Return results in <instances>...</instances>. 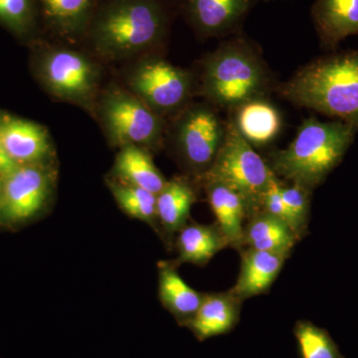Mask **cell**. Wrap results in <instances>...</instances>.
I'll return each instance as SVG.
<instances>
[{
	"mask_svg": "<svg viewBox=\"0 0 358 358\" xmlns=\"http://www.w3.org/2000/svg\"><path fill=\"white\" fill-rule=\"evenodd\" d=\"M4 176L0 173V202H1L2 193H3Z\"/></svg>",
	"mask_w": 358,
	"mask_h": 358,
	"instance_id": "f1b7e54d",
	"label": "cell"
},
{
	"mask_svg": "<svg viewBox=\"0 0 358 358\" xmlns=\"http://www.w3.org/2000/svg\"><path fill=\"white\" fill-rule=\"evenodd\" d=\"M129 86L134 95L160 115L185 105L192 95L193 79L187 71L152 58L136 66L129 77Z\"/></svg>",
	"mask_w": 358,
	"mask_h": 358,
	"instance_id": "9c48e42d",
	"label": "cell"
},
{
	"mask_svg": "<svg viewBox=\"0 0 358 358\" xmlns=\"http://www.w3.org/2000/svg\"><path fill=\"white\" fill-rule=\"evenodd\" d=\"M45 22L58 34L74 37L85 34L98 0H37Z\"/></svg>",
	"mask_w": 358,
	"mask_h": 358,
	"instance_id": "603a6c76",
	"label": "cell"
},
{
	"mask_svg": "<svg viewBox=\"0 0 358 358\" xmlns=\"http://www.w3.org/2000/svg\"><path fill=\"white\" fill-rule=\"evenodd\" d=\"M239 252L240 272L230 291L243 301L268 293L289 256L248 247H243Z\"/></svg>",
	"mask_w": 358,
	"mask_h": 358,
	"instance_id": "5bb4252c",
	"label": "cell"
},
{
	"mask_svg": "<svg viewBox=\"0 0 358 358\" xmlns=\"http://www.w3.org/2000/svg\"><path fill=\"white\" fill-rule=\"evenodd\" d=\"M243 303L230 289L204 294L199 310L185 327L199 341L226 336L239 324Z\"/></svg>",
	"mask_w": 358,
	"mask_h": 358,
	"instance_id": "7c38bea8",
	"label": "cell"
},
{
	"mask_svg": "<svg viewBox=\"0 0 358 358\" xmlns=\"http://www.w3.org/2000/svg\"><path fill=\"white\" fill-rule=\"evenodd\" d=\"M233 112L234 115L230 121L252 147H265L281 131V115L265 98L254 99L244 103Z\"/></svg>",
	"mask_w": 358,
	"mask_h": 358,
	"instance_id": "e0dca14e",
	"label": "cell"
},
{
	"mask_svg": "<svg viewBox=\"0 0 358 358\" xmlns=\"http://www.w3.org/2000/svg\"><path fill=\"white\" fill-rule=\"evenodd\" d=\"M54 173L45 162L20 166L4 179L0 202L3 222H24L38 214L52 192Z\"/></svg>",
	"mask_w": 358,
	"mask_h": 358,
	"instance_id": "30bf717a",
	"label": "cell"
},
{
	"mask_svg": "<svg viewBox=\"0 0 358 358\" xmlns=\"http://www.w3.org/2000/svg\"><path fill=\"white\" fill-rule=\"evenodd\" d=\"M275 176L255 148L242 138L232 122L228 121L217 157L200 179L219 181L239 193L248 206L249 216L260 210L264 194Z\"/></svg>",
	"mask_w": 358,
	"mask_h": 358,
	"instance_id": "5b68a950",
	"label": "cell"
},
{
	"mask_svg": "<svg viewBox=\"0 0 358 358\" xmlns=\"http://www.w3.org/2000/svg\"><path fill=\"white\" fill-rule=\"evenodd\" d=\"M20 166L11 159L2 143L1 138H0V173L4 176H8L9 174L13 173L17 167Z\"/></svg>",
	"mask_w": 358,
	"mask_h": 358,
	"instance_id": "83f0119b",
	"label": "cell"
},
{
	"mask_svg": "<svg viewBox=\"0 0 358 358\" xmlns=\"http://www.w3.org/2000/svg\"><path fill=\"white\" fill-rule=\"evenodd\" d=\"M171 21L166 0H98L86 34L101 55L129 57L159 46Z\"/></svg>",
	"mask_w": 358,
	"mask_h": 358,
	"instance_id": "6da1fadb",
	"label": "cell"
},
{
	"mask_svg": "<svg viewBox=\"0 0 358 358\" xmlns=\"http://www.w3.org/2000/svg\"><path fill=\"white\" fill-rule=\"evenodd\" d=\"M257 0H179L186 20L197 34L223 37L239 28Z\"/></svg>",
	"mask_w": 358,
	"mask_h": 358,
	"instance_id": "8fae6325",
	"label": "cell"
},
{
	"mask_svg": "<svg viewBox=\"0 0 358 358\" xmlns=\"http://www.w3.org/2000/svg\"><path fill=\"white\" fill-rule=\"evenodd\" d=\"M293 333L300 358H345L329 331L310 320H296Z\"/></svg>",
	"mask_w": 358,
	"mask_h": 358,
	"instance_id": "d4e9b609",
	"label": "cell"
},
{
	"mask_svg": "<svg viewBox=\"0 0 358 358\" xmlns=\"http://www.w3.org/2000/svg\"><path fill=\"white\" fill-rule=\"evenodd\" d=\"M114 173L121 182L143 188L155 195L162 192L167 182L148 150L138 145L121 148L115 157Z\"/></svg>",
	"mask_w": 358,
	"mask_h": 358,
	"instance_id": "7402d4cb",
	"label": "cell"
},
{
	"mask_svg": "<svg viewBox=\"0 0 358 358\" xmlns=\"http://www.w3.org/2000/svg\"><path fill=\"white\" fill-rule=\"evenodd\" d=\"M110 192L117 206L124 214L155 227L157 221V195L154 193L127 185L121 181H109Z\"/></svg>",
	"mask_w": 358,
	"mask_h": 358,
	"instance_id": "cb8c5ba5",
	"label": "cell"
},
{
	"mask_svg": "<svg viewBox=\"0 0 358 358\" xmlns=\"http://www.w3.org/2000/svg\"><path fill=\"white\" fill-rule=\"evenodd\" d=\"M0 138L18 166L42 164L51 154L47 131L35 122L4 115L0 119Z\"/></svg>",
	"mask_w": 358,
	"mask_h": 358,
	"instance_id": "4fadbf2b",
	"label": "cell"
},
{
	"mask_svg": "<svg viewBox=\"0 0 358 358\" xmlns=\"http://www.w3.org/2000/svg\"><path fill=\"white\" fill-rule=\"evenodd\" d=\"M196 200V193L189 181L181 178L167 180L157 195V221L166 234H178L185 227Z\"/></svg>",
	"mask_w": 358,
	"mask_h": 358,
	"instance_id": "44dd1931",
	"label": "cell"
},
{
	"mask_svg": "<svg viewBox=\"0 0 358 358\" xmlns=\"http://www.w3.org/2000/svg\"><path fill=\"white\" fill-rule=\"evenodd\" d=\"M226 133V122L205 105L187 108L174 131L176 150L190 173L202 178L210 169Z\"/></svg>",
	"mask_w": 358,
	"mask_h": 358,
	"instance_id": "52a82bcc",
	"label": "cell"
},
{
	"mask_svg": "<svg viewBox=\"0 0 358 358\" xmlns=\"http://www.w3.org/2000/svg\"><path fill=\"white\" fill-rule=\"evenodd\" d=\"M357 129L338 120L322 122L308 117L289 147L271 155L268 166L278 178L313 192L341 164Z\"/></svg>",
	"mask_w": 358,
	"mask_h": 358,
	"instance_id": "3957f363",
	"label": "cell"
},
{
	"mask_svg": "<svg viewBox=\"0 0 358 358\" xmlns=\"http://www.w3.org/2000/svg\"><path fill=\"white\" fill-rule=\"evenodd\" d=\"M282 98L358 128V50L303 66L279 87Z\"/></svg>",
	"mask_w": 358,
	"mask_h": 358,
	"instance_id": "7a4b0ae2",
	"label": "cell"
},
{
	"mask_svg": "<svg viewBox=\"0 0 358 358\" xmlns=\"http://www.w3.org/2000/svg\"><path fill=\"white\" fill-rule=\"evenodd\" d=\"M101 117L110 140L115 145L159 147L162 138L160 115L134 93L112 90L101 103Z\"/></svg>",
	"mask_w": 358,
	"mask_h": 358,
	"instance_id": "8992f818",
	"label": "cell"
},
{
	"mask_svg": "<svg viewBox=\"0 0 358 358\" xmlns=\"http://www.w3.org/2000/svg\"><path fill=\"white\" fill-rule=\"evenodd\" d=\"M159 268V299L162 305L186 327L199 310L203 293L192 288L179 275L173 261H160Z\"/></svg>",
	"mask_w": 358,
	"mask_h": 358,
	"instance_id": "ffe728a7",
	"label": "cell"
},
{
	"mask_svg": "<svg viewBox=\"0 0 358 358\" xmlns=\"http://www.w3.org/2000/svg\"><path fill=\"white\" fill-rule=\"evenodd\" d=\"M281 194L288 209L291 227L301 241L308 232L312 192L294 183L284 185L282 181Z\"/></svg>",
	"mask_w": 358,
	"mask_h": 358,
	"instance_id": "4316f807",
	"label": "cell"
},
{
	"mask_svg": "<svg viewBox=\"0 0 358 358\" xmlns=\"http://www.w3.org/2000/svg\"><path fill=\"white\" fill-rule=\"evenodd\" d=\"M299 241L288 223L262 209L250 214L245 223L243 247L289 257Z\"/></svg>",
	"mask_w": 358,
	"mask_h": 358,
	"instance_id": "ac0fdd59",
	"label": "cell"
},
{
	"mask_svg": "<svg viewBox=\"0 0 358 358\" xmlns=\"http://www.w3.org/2000/svg\"><path fill=\"white\" fill-rule=\"evenodd\" d=\"M176 266L182 264L204 267L219 252L229 247L217 224L187 223L176 237Z\"/></svg>",
	"mask_w": 358,
	"mask_h": 358,
	"instance_id": "d6986e66",
	"label": "cell"
},
{
	"mask_svg": "<svg viewBox=\"0 0 358 358\" xmlns=\"http://www.w3.org/2000/svg\"><path fill=\"white\" fill-rule=\"evenodd\" d=\"M266 1H272V0H266Z\"/></svg>",
	"mask_w": 358,
	"mask_h": 358,
	"instance_id": "f546056e",
	"label": "cell"
},
{
	"mask_svg": "<svg viewBox=\"0 0 358 358\" xmlns=\"http://www.w3.org/2000/svg\"><path fill=\"white\" fill-rule=\"evenodd\" d=\"M37 0H0V25L21 39H27L38 30Z\"/></svg>",
	"mask_w": 358,
	"mask_h": 358,
	"instance_id": "484cf974",
	"label": "cell"
},
{
	"mask_svg": "<svg viewBox=\"0 0 358 358\" xmlns=\"http://www.w3.org/2000/svg\"><path fill=\"white\" fill-rule=\"evenodd\" d=\"M207 199L214 217L230 248L239 251L244 246V227L248 217V206L243 197L222 182L204 180Z\"/></svg>",
	"mask_w": 358,
	"mask_h": 358,
	"instance_id": "9a60e30c",
	"label": "cell"
},
{
	"mask_svg": "<svg viewBox=\"0 0 358 358\" xmlns=\"http://www.w3.org/2000/svg\"><path fill=\"white\" fill-rule=\"evenodd\" d=\"M310 15L320 42L327 49L358 34V0H315Z\"/></svg>",
	"mask_w": 358,
	"mask_h": 358,
	"instance_id": "2e32d148",
	"label": "cell"
},
{
	"mask_svg": "<svg viewBox=\"0 0 358 358\" xmlns=\"http://www.w3.org/2000/svg\"><path fill=\"white\" fill-rule=\"evenodd\" d=\"M42 83L54 96L88 103L98 89L100 73L93 61L75 50L54 48L44 52L38 64Z\"/></svg>",
	"mask_w": 358,
	"mask_h": 358,
	"instance_id": "ba28073f",
	"label": "cell"
},
{
	"mask_svg": "<svg viewBox=\"0 0 358 358\" xmlns=\"http://www.w3.org/2000/svg\"><path fill=\"white\" fill-rule=\"evenodd\" d=\"M270 87V73L246 38L224 42L204 61L202 94L218 107L233 110L254 99L265 98Z\"/></svg>",
	"mask_w": 358,
	"mask_h": 358,
	"instance_id": "277c9868",
	"label": "cell"
}]
</instances>
